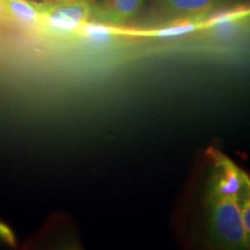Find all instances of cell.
Masks as SVG:
<instances>
[{"label": "cell", "instance_id": "11", "mask_svg": "<svg viewBox=\"0 0 250 250\" xmlns=\"http://www.w3.org/2000/svg\"><path fill=\"white\" fill-rule=\"evenodd\" d=\"M4 20H8V17H7V13H6L4 2H2V0H0V21H4Z\"/></svg>", "mask_w": 250, "mask_h": 250}, {"label": "cell", "instance_id": "5", "mask_svg": "<svg viewBox=\"0 0 250 250\" xmlns=\"http://www.w3.org/2000/svg\"><path fill=\"white\" fill-rule=\"evenodd\" d=\"M166 14L176 18L208 15L221 0H154Z\"/></svg>", "mask_w": 250, "mask_h": 250}, {"label": "cell", "instance_id": "8", "mask_svg": "<svg viewBox=\"0 0 250 250\" xmlns=\"http://www.w3.org/2000/svg\"><path fill=\"white\" fill-rule=\"evenodd\" d=\"M243 18H246V12H226V13L214 15L210 19H204L203 29L226 34L230 29L235 28Z\"/></svg>", "mask_w": 250, "mask_h": 250}, {"label": "cell", "instance_id": "10", "mask_svg": "<svg viewBox=\"0 0 250 250\" xmlns=\"http://www.w3.org/2000/svg\"><path fill=\"white\" fill-rule=\"evenodd\" d=\"M0 237L7 241L11 245H14V235L12 230L4 224H0Z\"/></svg>", "mask_w": 250, "mask_h": 250}, {"label": "cell", "instance_id": "2", "mask_svg": "<svg viewBox=\"0 0 250 250\" xmlns=\"http://www.w3.org/2000/svg\"><path fill=\"white\" fill-rule=\"evenodd\" d=\"M208 203L212 225L220 241L233 249L248 248L249 237L243 229L236 199L208 195Z\"/></svg>", "mask_w": 250, "mask_h": 250}, {"label": "cell", "instance_id": "4", "mask_svg": "<svg viewBox=\"0 0 250 250\" xmlns=\"http://www.w3.org/2000/svg\"><path fill=\"white\" fill-rule=\"evenodd\" d=\"M144 0H99L92 4L90 20L104 24H123L142 11Z\"/></svg>", "mask_w": 250, "mask_h": 250}, {"label": "cell", "instance_id": "1", "mask_svg": "<svg viewBox=\"0 0 250 250\" xmlns=\"http://www.w3.org/2000/svg\"><path fill=\"white\" fill-rule=\"evenodd\" d=\"M41 27L57 35L77 34L89 21L92 4L85 1H36Z\"/></svg>", "mask_w": 250, "mask_h": 250}, {"label": "cell", "instance_id": "6", "mask_svg": "<svg viewBox=\"0 0 250 250\" xmlns=\"http://www.w3.org/2000/svg\"><path fill=\"white\" fill-rule=\"evenodd\" d=\"M8 19L20 23L21 26L41 27V14L36 1L29 0H2Z\"/></svg>", "mask_w": 250, "mask_h": 250}, {"label": "cell", "instance_id": "13", "mask_svg": "<svg viewBox=\"0 0 250 250\" xmlns=\"http://www.w3.org/2000/svg\"><path fill=\"white\" fill-rule=\"evenodd\" d=\"M43 2H56V1H61V0H41Z\"/></svg>", "mask_w": 250, "mask_h": 250}, {"label": "cell", "instance_id": "12", "mask_svg": "<svg viewBox=\"0 0 250 250\" xmlns=\"http://www.w3.org/2000/svg\"><path fill=\"white\" fill-rule=\"evenodd\" d=\"M65 1H85V2H89V4H94L96 0H65Z\"/></svg>", "mask_w": 250, "mask_h": 250}, {"label": "cell", "instance_id": "3", "mask_svg": "<svg viewBox=\"0 0 250 250\" xmlns=\"http://www.w3.org/2000/svg\"><path fill=\"white\" fill-rule=\"evenodd\" d=\"M208 155L213 164L208 195L229 197L239 201L243 193L249 192V176L246 171L218 149L210 147Z\"/></svg>", "mask_w": 250, "mask_h": 250}, {"label": "cell", "instance_id": "14", "mask_svg": "<svg viewBox=\"0 0 250 250\" xmlns=\"http://www.w3.org/2000/svg\"><path fill=\"white\" fill-rule=\"evenodd\" d=\"M29 1H41V0H29Z\"/></svg>", "mask_w": 250, "mask_h": 250}, {"label": "cell", "instance_id": "9", "mask_svg": "<svg viewBox=\"0 0 250 250\" xmlns=\"http://www.w3.org/2000/svg\"><path fill=\"white\" fill-rule=\"evenodd\" d=\"M77 34L83 39L89 41V42L100 44V43L109 42L115 35V31L114 28L109 27V24L88 21L80 28V30Z\"/></svg>", "mask_w": 250, "mask_h": 250}, {"label": "cell", "instance_id": "7", "mask_svg": "<svg viewBox=\"0 0 250 250\" xmlns=\"http://www.w3.org/2000/svg\"><path fill=\"white\" fill-rule=\"evenodd\" d=\"M205 18L206 15L177 18L176 20L171 21L166 26L149 33V35L158 37V39H171V37H179L188 35V34H192L197 30L203 29V22H204Z\"/></svg>", "mask_w": 250, "mask_h": 250}]
</instances>
